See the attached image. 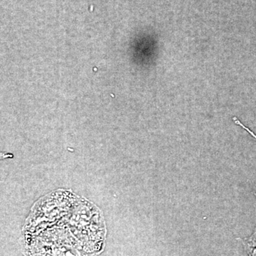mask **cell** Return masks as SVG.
<instances>
[{"instance_id": "6da1fadb", "label": "cell", "mask_w": 256, "mask_h": 256, "mask_svg": "<svg viewBox=\"0 0 256 256\" xmlns=\"http://www.w3.org/2000/svg\"><path fill=\"white\" fill-rule=\"evenodd\" d=\"M242 245L248 256H256V227L250 236L242 239Z\"/></svg>"}, {"instance_id": "7a4b0ae2", "label": "cell", "mask_w": 256, "mask_h": 256, "mask_svg": "<svg viewBox=\"0 0 256 256\" xmlns=\"http://www.w3.org/2000/svg\"><path fill=\"white\" fill-rule=\"evenodd\" d=\"M233 120L234 122H235L236 124L239 127L242 128V129L245 130L248 133H249V134H250V136H252V137L254 138L256 141V134H255V133L252 132V130L250 129V128L246 127V126L245 124H242V122H240V120L237 118H234Z\"/></svg>"}, {"instance_id": "3957f363", "label": "cell", "mask_w": 256, "mask_h": 256, "mask_svg": "<svg viewBox=\"0 0 256 256\" xmlns=\"http://www.w3.org/2000/svg\"><path fill=\"white\" fill-rule=\"evenodd\" d=\"M255 195H256V192Z\"/></svg>"}]
</instances>
